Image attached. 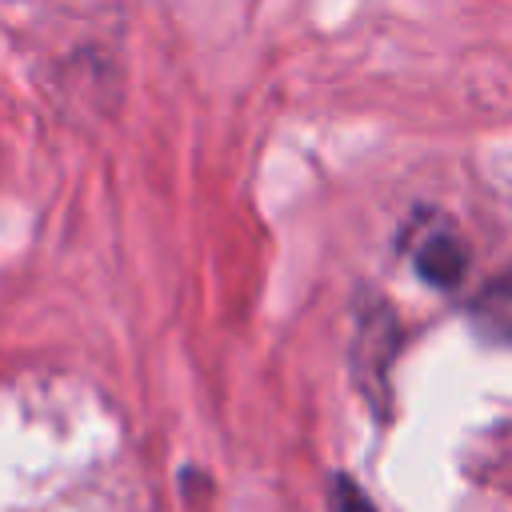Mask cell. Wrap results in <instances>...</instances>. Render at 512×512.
Returning a JSON list of instances; mask_svg holds the SVG:
<instances>
[{
  "label": "cell",
  "mask_w": 512,
  "mask_h": 512,
  "mask_svg": "<svg viewBox=\"0 0 512 512\" xmlns=\"http://www.w3.org/2000/svg\"><path fill=\"white\" fill-rule=\"evenodd\" d=\"M472 320L476 328L496 340V344H512V276L492 280L476 300H472Z\"/></svg>",
  "instance_id": "cell-2"
},
{
  "label": "cell",
  "mask_w": 512,
  "mask_h": 512,
  "mask_svg": "<svg viewBox=\"0 0 512 512\" xmlns=\"http://www.w3.org/2000/svg\"><path fill=\"white\" fill-rule=\"evenodd\" d=\"M332 512H376V508L368 504V496H364L352 480L340 476V480L332 484Z\"/></svg>",
  "instance_id": "cell-3"
},
{
  "label": "cell",
  "mask_w": 512,
  "mask_h": 512,
  "mask_svg": "<svg viewBox=\"0 0 512 512\" xmlns=\"http://www.w3.org/2000/svg\"><path fill=\"white\" fill-rule=\"evenodd\" d=\"M412 264H416V272H420L428 284L452 288V284L464 276V268H468V252H464L460 236L452 232V224L436 220V224L420 228L416 248H412Z\"/></svg>",
  "instance_id": "cell-1"
}]
</instances>
